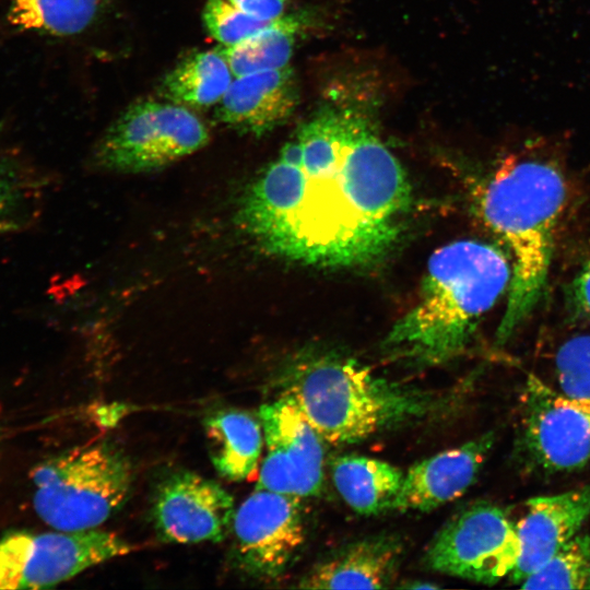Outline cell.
Here are the masks:
<instances>
[{
  "label": "cell",
  "instance_id": "cell-2",
  "mask_svg": "<svg viewBox=\"0 0 590 590\" xmlns=\"http://www.w3.org/2000/svg\"><path fill=\"white\" fill-rule=\"evenodd\" d=\"M567 200L558 163L538 151L503 157L475 191L476 212L505 249L511 279L498 344L510 340L542 299Z\"/></svg>",
  "mask_w": 590,
  "mask_h": 590
},
{
  "label": "cell",
  "instance_id": "cell-8",
  "mask_svg": "<svg viewBox=\"0 0 590 590\" xmlns=\"http://www.w3.org/2000/svg\"><path fill=\"white\" fill-rule=\"evenodd\" d=\"M133 550L118 534L97 529L10 532L0 538V590L51 588Z\"/></svg>",
  "mask_w": 590,
  "mask_h": 590
},
{
  "label": "cell",
  "instance_id": "cell-22",
  "mask_svg": "<svg viewBox=\"0 0 590 590\" xmlns=\"http://www.w3.org/2000/svg\"><path fill=\"white\" fill-rule=\"evenodd\" d=\"M523 589H590V535L577 533L545 565L528 576Z\"/></svg>",
  "mask_w": 590,
  "mask_h": 590
},
{
  "label": "cell",
  "instance_id": "cell-11",
  "mask_svg": "<svg viewBox=\"0 0 590 590\" xmlns=\"http://www.w3.org/2000/svg\"><path fill=\"white\" fill-rule=\"evenodd\" d=\"M267 455L256 488L298 498L317 495L323 481L322 438L287 397L260 406Z\"/></svg>",
  "mask_w": 590,
  "mask_h": 590
},
{
  "label": "cell",
  "instance_id": "cell-16",
  "mask_svg": "<svg viewBox=\"0 0 590 590\" xmlns=\"http://www.w3.org/2000/svg\"><path fill=\"white\" fill-rule=\"evenodd\" d=\"M403 554L398 536L378 534L347 544L316 564L304 589H382L393 581Z\"/></svg>",
  "mask_w": 590,
  "mask_h": 590
},
{
  "label": "cell",
  "instance_id": "cell-17",
  "mask_svg": "<svg viewBox=\"0 0 590 590\" xmlns=\"http://www.w3.org/2000/svg\"><path fill=\"white\" fill-rule=\"evenodd\" d=\"M203 425L210 460L221 476L239 482L257 470L264 441L259 420L240 410H222L206 416Z\"/></svg>",
  "mask_w": 590,
  "mask_h": 590
},
{
  "label": "cell",
  "instance_id": "cell-25",
  "mask_svg": "<svg viewBox=\"0 0 590 590\" xmlns=\"http://www.w3.org/2000/svg\"><path fill=\"white\" fill-rule=\"evenodd\" d=\"M23 201L19 179L0 163V234L19 226Z\"/></svg>",
  "mask_w": 590,
  "mask_h": 590
},
{
  "label": "cell",
  "instance_id": "cell-28",
  "mask_svg": "<svg viewBox=\"0 0 590 590\" xmlns=\"http://www.w3.org/2000/svg\"><path fill=\"white\" fill-rule=\"evenodd\" d=\"M404 588H412V589H416V588H437V586L435 585H432V583H415L413 582L412 585H404L402 586Z\"/></svg>",
  "mask_w": 590,
  "mask_h": 590
},
{
  "label": "cell",
  "instance_id": "cell-10",
  "mask_svg": "<svg viewBox=\"0 0 590 590\" xmlns=\"http://www.w3.org/2000/svg\"><path fill=\"white\" fill-rule=\"evenodd\" d=\"M229 534L238 570L258 580L280 577L305 542L300 498L255 488L236 508Z\"/></svg>",
  "mask_w": 590,
  "mask_h": 590
},
{
  "label": "cell",
  "instance_id": "cell-19",
  "mask_svg": "<svg viewBox=\"0 0 590 590\" xmlns=\"http://www.w3.org/2000/svg\"><path fill=\"white\" fill-rule=\"evenodd\" d=\"M233 72L217 49L193 52L164 78L161 93L169 102L203 108L217 104L233 82Z\"/></svg>",
  "mask_w": 590,
  "mask_h": 590
},
{
  "label": "cell",
  "instance_id": "cell-15",
  "mask_svg": "<svg viewBox=\"0 0 590 590\" xmlns=\"http://www.w3.org/2000/svg\"><path fill=\"white\" fill-rule=\"evenodd\" d=\"M298 102L293 70L287 66L235 76L217 103L216 117L228 127L262 135L286 121Z\"/></svg>",
  "mask_w": 590,
  "mask_h": 590
},
{
  "label": "cell",
  "instance_id": "cell-23",
  "mask_svg": "<svg viewBox=\"0 0 590 590\" xmlns=\"http://www.w3.org/2000/svg\"><path fill=\"white\" fill-rule=\"evenodd\" d=\"M557 391L590 405V334L565 341L554 357Z\"/></svg>",
  "mask_w": 590,
  "mask_h": 590
},
{
  "label": "cell",
  "instance_id": "cell-7",
  "mask_svg": "<svg viewBox=\"0 0 590 590\" xmlns=\"http://www.w3.org/2000/svg\"><path fill=\"white\" fill-rule=\"evenodd\" d=\"M209 139L208 127L188 107L169 101H142L108 128L95 156L109 170L149 172L199 151Z\"/></svg>",
  "mask_w": 590,
  "mask_h": 590
},
{
  "label": "cell",
  "instance_id": "cell-6",
  "mask_svg": "<svg viewBox=\"0 0 590 590\" xmlns=\"http://www.w3.org/2000/svg\"><path fill=\"white\" fill-rule=\"evenodd\" d=\"M514 457L530 475L575 472L590 463V405L529 374L519 397Z\"/></svg>",
  "mask_w": 590,
  "mask_h": 590
},
{
  "label": "cell",
  "instance_id": "cell-26",
  "mask_svg": "<svg viewBox=\"0 0 590 590\" xmlns=\"http://www.w3.org/2000/svg\"><path fill=\"white\" fill-rule=\"evenodd\" d=\"M244 13L264 22L282 17L286 0H227Z\"/></svg>",
  "mask_w": 590,
  "mask_h": 590
},
{
  "label": "cell",
  "instance_id": "cell-1",
  "mask_svg": "<svg viewBox=\"0 0 590 590\" xmlns=\"http://www.w3.org/2000/svg\"><path fill=\"white\" fill-rule=\"evenodd\" d=\"M411 200L404 168L370 121L326 108L249 185L237 221L271 255L357 267L393 247Z\"/></svg>",
  "mask_w": 590,
  "mask_h": 590
},
{
  "label": "cell",
  "instance_id": "cell-12",
  "mask_svg": "<svg viewBox=\"0 0 590 590\" xmlns=\"http://www.w3.org/2000/svg\"><path fill=\"white\" fill-rule=\"evenodd\" d=\"M235 510L234 497L219 483L177 470L157 483L151 514L161 541L192 544L225 540Z\"/></svg>",
  "mask_w": 590,
  "mask_h": 590
},
{
  "label": "cell",
  "instance_id": "cell-27",
  "mask_svg": "<svg viewBox=\"0 0 590 590\" xmlns=\"http://www.w3.org/2000/svg\"><path fill=\"white\" fill-rule=\"evenodd\" d=\"M569 295L575 308L590 317V259L574 278Z\"/></svg>",
  "mask_w": 590,
  "mask_h": 590
},
{
  "label": "cell",
  "instance_id": "cell-21",
  "mask_svg": "<svg viewBox=\"0 0 590 590\" xmlns=\"http://www.w3.org/2000/svg\"><path fill=\"white\" fill-rule=\"evenodd\" d=\"M299 23L282 16L252 36L216 49L227 61L234 76L287 67Z\"/></svg>",
  "mask_w": 590,
  "mask_h": 590
},
{
  "label": "cell",
  "instance_id": "cell-14",
  "mask_svg": "<svg viewBox=\"0 0 590 590\" xmlns=\"http://www.w3.org/2000/svg\"><path fill=\"white\" fill-rule=\"evenodd\" d=\"M493 444L491 432L416 462L391 510L428 511L460 497L474 483Z\"/></svg>",
  "mask_w": 590,
  "mask_h": 590
},
{
  "label": "cell",
  "instance_id": "cell-3",
  "mask_svg": "<svg viewBox=\"0 0 590 590\" xmlns=\"http://www.w3.org/2000/svg\"><path fill=\"white\" fill-rule=\"evenodd\" d=\"M322 440L349 445L448 413L456 396L391 381L334 350L311 347L293 357L278 378Z\"/></svg>",
  "mask_w": 590,
  "mask_h": 590
},
{
  "label": "cell",
  "instance_id": "cell-9",
  "mask_svg": "<svg viewBox=\"0 0 590 590\" xmlns=\"http://www.w3.org/2000/svg\"><path fill=\"white\" fill-rule=\"evenodd\" d=\"M519 556L516 522L487 502L455 515L429 544L425 565L441 574L494 585L514 570Z\"/></svg>",
  "mask_w": 590,
  "mask_h": 590
},
{
  "label": "cell",
  "instance_id": "cell-20",
  "mask_svg": "<svg viewBox=\"0 0 590 590\" xmlns=\"http://www.w3.org/2000/svg\"><path fill=\"white\" fill-rule=\"evenodd\" d=\"M111 0H10L9 21L21 31L71 36L87 30Z\"/></svg>",
  "mask_w": 590,
  "mask_h": 590
},
{
  "label": "cell",
  "instance_id": "cell-5",
  "mask_svg": "<svg viewBox=\"0 0 590 590\" xmlns=\"http://www.w3.org/2000/svg\"><path fill=\"white\" fill-rule=\"evenodd\" d=\"M31 476L35 512L62 531L97 529L125 505L133 483L129 459L105 441L51 457Z\"/></svg>",
  "mask_w": 590,
  "mask_h": 590
},
{
  "label": "cell",
  "instance_id": "cell-13",
  "mask_svg": "<svg viewBox=\"0 0 590 590\" xmlns=\"http://www.w3.org/2000/svg\"><path fill=\"white\" fill-rule=\"evenodd\" d=\"M589 516L590 484L529 499L524 514L516 522L519 556L508 580L521 585L579 533Z\"/></svg>",
  "mask_w": 590,
  "mask_h": 590
},
{
  "label": "cell",
  "instance_id": "cell-18",
  "mask_svg": "<svg viewBox=\"0 0 590 590\" xmlns=\"http://www.w3.org/2000/svg\"><path fill=\"white\" fill-rule=\"evenodd\" d=\"M335 488L355 511L375 515L390 511L402 486L403 472L378 459L344 455L331 463Z\"/></svg>",
  "mask_w": 590,
  "mask_h": 590
},
{
  "label": "cell",
  "instance_id": "cell-24",
  "mask_svg": "<svg viewBox=\"0 0 590 590\" xmlns=\"http://www.w3.org/2000/svg\"><path fill=\"white\" fill-rule=\"evenodd\" d=\"M202 17L206 32L221 46L235 45L274 22L257 20L227 0H208Z\"/></svg>",
  "mask_w": 590,
  "mask_h": 590
},
{
  "label": "cell",
  "instance_id": "cell-4",
  "mask_svg": "<svg viewBox=\"0 0 590 590\" xmlns=\"http://www.w3.org/2000/svg\"><path fill=\"white\" fill-rule=\"evenodd\" d=\"M510 279L507 255L491 244L462 239L438 248L416 302L386 335L385 352L415 365L448 362L468 346Z\"/></svg>",
  "mask_w": 590,
  "mask_h": 590
}]
</instances>
